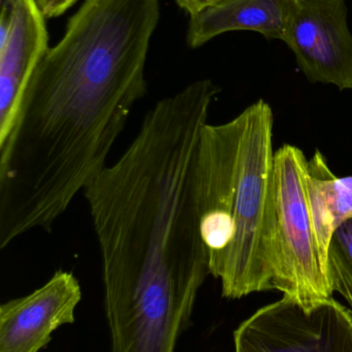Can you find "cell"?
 Listing matches in <instances>:
<instances>
[{
  "label": "cell",
  "instance_id": "obj_1",
  "mask_svg": "<svg viewBox=\"0 0 352 352\" xmlns=\"http://www.w3.org/2000/svg\"><path fill=\"white\" fill-rule=\"evenodd\" d=\"M274 115L260 99L238 117L207 124L196 195L210 275L229 300L274 289Z\"/></svg>",
  "mask_w": 352,
  "mask_h": 352
},
{
  "label": "cell",
  "instance_id": "obj_2",
  "mask_svg": "<svg viewBox=\"0 0 352 352\" xmlns=\"http://www.w3.org/2000/svg\"><path fill=\"white\" fill-rule=\"evenodd\" d=\"M308 160L291 144L274 155V289L306 309L333 299L328 263L320 252L307 186Z\"/></svg>",
  "mask_w": 352,
  "mask_h": 352
},
{
  "label": "cell",
  "instance_id": "obj_3",
  "mask_svg": "<svg viewBox=\"0 0 352 352\" xmlns=\"http://www.w3.org/2000/svg\"><path fill=\"white\" fill-rule=\"evenodd\" d=\"M235 352H352V314L333 298L306 309L283 297L234 332Z\"/></svg>",
  "mask_w": 352,
  "mask_h": 352
},
{
  "label": "cell",
  "instance_id": "obj_4",
  "mask_svg": "<svg viewBox=\"0 0 352 352\" xmlns=\"http://www.w3.org/2000/svg\"><path fill=\"white\" fill-rule=\"evenodd\" d=\"M283 41L308 80L352 90V33L344 0H293Z\"/></svg>",
  "mask_w": 352,
  "mask_h": 352
},
{
  "label": "cell",
  "instance_id": "obj_5",
  "mask_svg": "<svg viewBox=\"0 0 352 352\" xmlns=\"http://www.w3.org/2000/svg\"><path fill=\"white\" fill-rule=\"evenodd\" d=\"M82 287L74 273L57 270L32 293L0 306V352H39L52 334L76 322Z\"/></svg>",
  "mask_w": 352,
  "mask_h": 352
},
{
  "label": "cell",
  "instance_id": "obj_6",
  "mask_svg": "<svg viewBox=\"0 0 352 352\" xmlns=\"http://www.w3.org/2000/svg\"><path fill=\"white\" fill-rule=\"evenodd\" d=\"M45 14L37 0H16L12 23L0 41V140L10 130L21 95L50 49Z\"/></svg>",
  "mask_w": 352,
  "mask_h": 352
},
{
  "label": "cell",
  "instance_id": "obj_7",
  "mask_svg": "<svg viewBox=\"0 0 352 352\" xmlns=\"http://www.w3.org/2000/svg\"><path fill=\"white\" fill-rule=\"evenodd\" d=\"M293 0H223L190 16L187 43L202 47L231 31H253L267 38H284Z\"/></svg>",
  "mask_w": 352,
  "mask_h": 352
},
{
  "label": "cell",
  "instance_id": "obj_8",
  "mask_svg": "<svg viewBox=\"0 0 352 352\" xmlns=\"http://www.w3.org/2000/svg\"><path fill=\"white\" fill-rule=\"evenodd\" d=\"M308 196L312 221L324 261L334 232L352 217V176L338 177L324 155L316 151L308 160Z\"/></svg>",
  "mask_w": 352,
  "mask_h": 352
},
{
  "label": "cell",
  "instance_id": "obj_9",
  "mask_svg": "<svg viewBox=\"0 0 352 352\" xmlns=\"http://www.w3.org/2000/svg\"><path fill=\"white\" fill-rule=\"evenodd\" d=\"M328 267L333 289L349 302L352 314V217L333 234Z\"/></svg>",
  "mask_w": 352,
  "mask_h": 352
},
{
  "label": "cell",
  "instance_id": "obj_10",
  "mask_svg": "<svg viewBox=\"0 0 352 352\" xmlns=\"http://www.w3.org/2000/svg\"><path fill=\"white\" fill-rule=\"evenodd\" d=\"M76 1L78 0H37V3L45 18H56L64 14Z\"/></svg>",
  "mask_w": 352,
  "mask_h": 352
},
{
  "label": "cell",
  "instance_id": "obj_11",
  "mask_svg": "<svg viewBox=\"0 0 352 352\" xmlns=\"http://www.w3.org/2000/svg\"><path fill=\"white\" fill-rule=\"evenodd\" d=\"M174 1L177 3L180 8L192 16V14L202 12L203 10L209 8V6L219 3L222 0H174Z\"/></svg>",
  "mask_w": 352,
  "mask_h": 352
},
{
  "label": "cell",
  "instance_id": "obj_12",
  "mask_svg": "<svg viewBox=\"0 0 352 352\" xmlns=\"http://www.w3.org/2000/svg\"><path fill=\"white\" fill-rule=\"evenodd\" d=\"M222 1H223V0H222Z\"/></svg>",
  "mask_w": 352,
  "mask_h": 352
}]
</instances>
